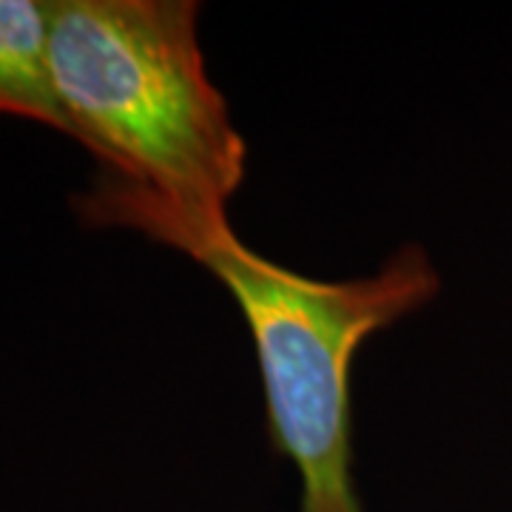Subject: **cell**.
Masks as SVG:
<instances>
[{
	"instance_id": "2",
	"label": "cell",
	"mask_w": 512,
	"mask_h": 512,
	"mask_svg": "<svg viewBox=\"0 0 512 512\" xmlns=\"http://www.w3.org/2000/svg\"><path fill=\"white\" fill-rule=\"evenodd\" d=\"M194 0H52L49 63L69 137L100 171L180 208L228 211L248 146L211 83Z\"/></svg>"
},
{
	"instance_id": "3",
	"label": "cell",
	"mask_w": 512,
	"mask_h": 512,
	"mask_svg": "<svg viewBox=\"0 0 512 512\" xmlns=\"http://www.w3.org/2000/svg\"><path fill=\"white\" fill-rule=\"evenodd\" d=\"M52 0H0V114L69 134L49 63Z\"/></svg>"
},
{
	"instance_id": "1",
	"label": "cell",
	"mask_w": 512,
	"mask_h": 512,
	"mask_svg": "<svg viewBox=\"0 0 512 512\" xmlns=\"http://www.w3.org/2000/svg\"><path fill=\"white\" fill-rule=\"evenodd\" d=\"M72 208L86 225L131 228L177 248L220 279L251 330L268 436L302 481L299 512H365L353 481L350 367L370 336L439 296L430 254L407 242L376 274L311 279L251 251L228 211L180 208L111 171H97Z\"/></svg>"
}]
</instances>
